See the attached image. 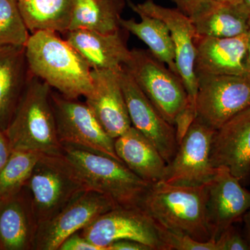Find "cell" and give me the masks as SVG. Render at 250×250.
<instances>
[{"instance_id": "cell-13", "label": "cell", "mask_w": 250, "mask_h": 250, "mask_svg": "<svg viewBox=\"0 0 250 250\" xmlns=\"http://www.w3.org/2000/svg\"><path fill=\"white\" fill-rule=\"evenodd\" d=\"M119 77L131 125L147 137L167 164H170L179 146L175 127L161 116L124 67Z\"/></svg>"}, {"instance_id": "cell-28", "label": "cell", "mask_w": 250, "mask_h": 250, "mask_svg": "<svg viewBox=\"0 0 250 250\" xmlns=\"http://www.w3.org/2000/svg\"><path fill=\"white\" fill-rule=\"evenodd\" d=\"M161 237L167 250H217L215 241H197L192 237L172 232L162 227Z\"/></svg>"}, {"instance_id": "cell-18", "label": "cell", "mask_w": 250, "mask_h": 250, "mask_svg": "<svg viewBox=\"0 0 250 250\" xmlns=\"http://www.w3.org/2000/svg\"><path fill=\"white\" fill-rule=\"evenodd\" d=\"M195 42L196 75L247 76V34L231 38L197 36Z\"/></svg>"}, {"instance_id": "cell-22", "label": "cell", "mask_w": 250, "mask_h": 250, "mask_svg": "<svg viewBox=\"0 0 250 250\" xmlns=\"http://www.w3.org/2000/svg\"><path fill=\"white\" fill-rule=\"evenodd\" d=\"M29 75L24 46L0 47V129L3 131L14 115Z\"/></svg>"}, {"instance_id": "cell-30", "label": "cell", "mask_w": 250, "mask_h": 250, "mask_svg": "<svg viewBox=\"0 0 250 250\" xmlns=\"http://www.w3.org/2000/svg\"><path fill=\"white\" fill-rule=\"evenodd\" d=\"M59 250H102V249L94 245L89 240L87 239L80 233V231H77L62 242Z\"/></svg>"}, {"instance_id": "cell-26", "label": "cell", "mask_w": 250, "mask_h": 250, "mask_svg": "<svg viewBox=\"0 0 250 250\" xmlns=\"http://www.w3.org/2000/svg\"><path fill=\"white\" fill-rule=\"evenodd\" d=\"M41 154L30 151L13 150L0 171V198L16 193L26 187Z\"/></svg>"}, {"instance_id": "cell-36", "label": "cell", "mask_w": 250, "mask_h": 250, "mask_svg": "<svg viewBox=\"0 0 250 250\" xmlns=\"http://www.w3.org/2000/svg\"><path fill=\"white\" fill-rule=\"evenodd\" d=\"M220 2L229 3V4H240L243 2V0H215Z\"/></svg>"}, {"instance_id": "cell-3", "label": "cell", "mask_w": 250, "mask_h": 250, "mask_svg": "<svg viewBox=\"0 0 250 250\" xmlns=\"http://www.w3.org/2000/svg\"><path fill=\"white\" fill-rule=\"evenodd\" d=\"M207 184L198 187L151 184L140 207L160 226L197 241H210L207 218Z\"/></svg>"}, {"instance_id": "cell-6", "label": "cell", "mask_w": 250, "mask_h": 250, "mask_svg": "<svg viewBox=\"0 0 250 250\" xmlns=\"http://www.w3.org/2000/svg\"><path fill=\"white\" fill-rule=\"evenodd\" d=\"M123 67L161 116L174 126L188 103L187 90L179 75L146 49H131L129 60Z\"/></svg>"}, {"instance_id": "cell-12", "label": "cell", "mask_w": 250, "mask_h": 250, "mask_svg": "<svg viewBox=\"0 0 250 250\" xmlns=\"http://www.w3.org/2000/svg\"><path fill=\"white\" fill-rule=\"evenodd\" d=\"M134 12L144 13L165 23L170 32L175 52V63L179 76L188 94V101L196 105L197 78L195 70L196 31L189 16L178 9H170L157 4L153 0L135 4L126 0Z\"/></svg>"}, {"instance_id": "cell-8", "label": "cell", "mask_w": 250, "mask_h": 250, "mask_svg": "<svg viewBox=\"0 0 250 250\" xmlns=\"http://www.w3.org/2000/svg\"><path fill=\"white\" fill-rule=\"evenodd\" d=\"M51 103L62 146L83 148L121 161L115 151L114 139L104 131L85 103L53 91Z\"/></svg>"}, {"instance_id": "cell-1", "label": "cell", "mask_w": 250, "mask_h": 250, "mask_svg": "<svg viewBox=\"0 0 250 250\" xmlns=\"http://www.w3.org/2000/svg\"><path fill=\"white\" fill-rule=\"evenodd\" d=\"M28 69L65 98L77 100L92 90L91 68L58 33L39 31L25 45Z\"/></svg>"}, {"instance_id": "cell-20", "label": "cell", "mask_w": 250, "mask_h": 250, "mask_svg": "<svg viewBox=\"0 0 250 250\" xmlns=\"http://www.w3.org/2000/svg\"><path fill=\"white\" fill-rule=\"evenodd\" d=\"M116 154L136 175L150 184L163 181L167 163L154 144L131 126L114 139Z\"/></svg>"}, {"instance_id": "cell-9", "label": "cell", "mask_w": 250, "mask_h": 250, "mask_svg": "<svg viewBox=\"0 0 250 250\" xmlns=\"http://www.w3.org/2000/svg\"><path fill=\"white\" fill-rule=\"evenodd\" d=\"M197 78V117L213 129L250 107V77L198 75Z\"/></svg>"}, {"instance_id": "cell-27", "label": "cell", "mask_w": 250, "mask_h": 250, "mask_svg": "<svg viewBox=\"0 0 250 250\" xmlns=\"http://www.w3.org/2000/svg\"><path fill=\"white\" fill-rule=\"evenodd\" d=\"M17 0H0V47L24 46L30 35Z\"/></svg>"}, {"instance_id": "cell-31", "label": "cell", "mask_w": 250, "mask_h": 250, "mask_svg": "<svg viewBox=\"0 0 250 250\" xmlns=\"http://www.w3.org/2000/svg\"><path fill=\"white\" fill-rule=\"evenodd\" d=\"M177 6V9L187 16H190L200 9L207 0H171Z\"/></svg>"}, {"instance_id": "cell-34", "label": "cell", "mask_w": 250, "mask_h": 250, "mask_svg": "<svg viewBox=\"0 0 250 250\" xmlns=\"http://www.w3.org/2000/svg\"><path fill=\"white\" fill-rule=\"evenodd\" d=\"M246 68L247 76L250 78V21L249 22V29H248V33H247Z\"/></svg>"}, {"instance_id": "cell-17", "label": "cell", "mask_w": 250, "mask_h": 250, "mask_svg": "<svg viewBox=\"0 0 250 250\" xmlns=\"http://www.w3.org/2000/svg\"><path fill=\"white\" fill-rule=\"evenodd\" d=\"M38 227L27 187L0 198V250H34Z\"/></svg>"}, {"instance_id": "cell-4", "label": "cell", "mask_w": 250, "mask_h": 250, "mask_svg": "<svg viewBox=\"0 0 250 250\" xmlns=\"http://www.w3.org/2000/svg\"><path fill=\"white\" fill-rule=\"evenodd\" d=\"M62 154L90 190L106 195L118 207H140L152 184L111 156L65 145Z\"/></svg>"}, {"instance_id": "cell-21", "label": "cell", "mask_w": 250, "mask_h": 250, "mask_svg": "<svg viewBox=\"0 0 250 250\" xmlns=\"http://www.w3.org/2000/svg\"><path fill=\"white\" fill-rule=\"evenodd\" d=\"M190 18L197 36L231 38L248 33L250 14L243 2L207 0Z\"/></svg>"}, {"instance_id": "cell-25", "label": "cell", "mask_w": 250, "mask_h": 250, "mask_svg": "<svg viewBox=\"0 0 250 250\" xmlns=\"http://www.w3.org/2000/svg\"><path fill=\"white\" fill-rule=\"evenodd\" d=\"M136 14L139 15L141 21L122 18V28L139 38L147 45L148 50L154 57L167 64L171 71L179 75L175 63L173 41L168 28L158 18L140 11Z\"/></svg>"}, {"instance_id": "cell-33", "label": "cell", "mask_w": 250, "mask_h": 250, "mask_svg": "<svg viewBox=\"0 0 250 250\" xmlns=\"http://www.w3.org/2000/svg\"><path fill=\"white\" fill-rule=\"evenodd\" d=\"M13 152L9 140L4 131L0 129V171L4 167Z\"/></svg>"}, {"instance_id": "cell-19", "label": "cell", "mask_w": 250, "mask_h": 250, "mask_svg": "<svg viewBox=\"0 0 250 250\" xmlns=\"http://www.w3.org/2000/svg\"><path fill=\"white\" fill-rule=\"evenodd\" d=\"M122 29L113 34L77 29L64 34L65 40L76 49L91 70L119 72L131 55Z\"/></svg>"}, {"instance_id": "cell-37", "label": "cell", "mask_w": 250, "mask_h": 250, "mask_svg": "<svg viewBox=\"0 0 250 250\" xmlns=\"http://www.w3.org/2000/svg\"><path fill=\"white\" fill-rule=\"evenodd\" d=\"M243 4H245L247 9L248 10L250 14V0H243Z\"/></svg>"}, {"instance_id": "cell-35", "label": "cell", "mask_w": 250, "mask_h": 250, "mask_svg": "<svg viewBox=\"0 0 250 250\" xmlns=\"http://www.w3.org/2000/svg\"><path fill=\"white\" fill-rule=\"evenodd\" d=\"M246 228V238L250 244V208L243 217Z\"/></svg>"}, {"instance_id": "cell-23", "label": "cell", "mask_w": 250, "mask_h": 250, "mask_svg": "<svg viewBox=\"0 0 250 250\" xmlns=\"http://www.w3.org/2000/svg\"><path fill=\"white\" fill-rule=\"evenodd\" d=\"M125 3L126 0H73L68 31L87 29L113 34L121 30Z\"/></svg>"}, {"instance_id": "cell-11", "label": "cell", "mask_w": 250, "mask_h": 250, "mask_svg": "<svg viewBox=\"0 0 250 250\" xmlns=\"http://www.w3.org/2000/svg\"><path fill=\"white\" fill-rule=\"evenodd\" d=\"M117 207L106 195L93 190H85L57 215L39 225L34 250H59L69 236Z\"/></svg>"}, {"instance_id": "cell-7", "label": "cell", "mask_w": 250, "mask_h": 250, "mask_svg": "<svg viewBox=\"0 0 250 250\" xmlns=\"http://www.w3.org/2000/svg\"><path fill=\"white\" fill-rule=\"evenodd\" d=\"M80 231L102 250L120 240L139 242L152 250H167L161 237V227L140 207H117Z\"/></svg>"}, {"instance_id": "cell-15", "label": "cell", "mask_w": 250, "mask_h": 250, "mask_svg": "<svg viewBox=\"0 0 250 250\" xmlns=\"http://www.w3.org/2000/svg\"><path fill=\"white\" fill-rule=\"evenodd\" d=\"M119 72L91 70L93 87L85 97V104L104 131L113 139L132 126L122 89Z\"/></svg>"}, {"instance_id": "cell-5", "label": "cell", "mask_w": 250, "mask_h": 250, "mask_svg": "<svg viewBox=\"0 0 250 250\" xmlns=\"http://www.w3.org/2000/svg\"><path fill=\"white\" fill-rule=\"evenodd\" d=\"M26 187L39 225L57 215L81 193L90 190L62 152L41 154Z\"/></svg>"}, {"instance_id": "cell-2", "label": "cell", "mask_w": 250, "mask_h": 250, "mask_svg": "<svg viewBox=\"0 0 250 250\" xmlns=\"http://www.w3.org/2000/svg\"><path fill=\"white\" fill-rule=\"evenodd\" d=\"M51 88L29 72L22 95L4 131L13 150L62 154L51 103Z\"/></svg>"}, {"instance_id": "cell-14", "label": "cell", "mask_w": 250, "mask_h": 250, "mask_svg": "<svg viewBox=\"0 0 250 250\" xmlns=\"http://www.w3.org/2000/svg\"><path fill=\"white\" fill-rule=\"evenodd\" d=\"M250 208V192L227 167H218L207 183V218L210 239L215 241Z\"/></svg>"}, {"instance_id": "cell-32", "label": "cell", "mask_w": 250, "mask_h": 250, "mask_svg": "<svg viewBox=\"0 0 250 250\" xmlns=\"http://www.w3.org/2000/svg\"><path fill=\"white\" fill-rule=\"evenodd\" d=\"M106 250H152L149 247L139 242L130 240H120L106 247Z\"/></svg>"}, {"instance_id": "cell-16", "label": "cell", "mask_w": 250, "mask_h": 250, "mask_svg": "<svg viewBox=\"0 0 250 250\" xmlns=\"http://www.w3.org/2000/svg\"><path fill=\"white\" fill-rule=\"evenodd\" d=\"M210 159L214 167H227L240 182L250 175V106L215 130Z\"/></svg>"}, {"instance_id": "cell-24", "label": "cell", "mask_w": 250, "mask_h": 250, "mask_svg": "<svg viewBox=\"0 0 250 250\" xmlns=\"http://www.w3.org/2000/svg\"><path fill=\"white\" fill-rule=\"evenodd\" d=\"M28 30L65 34L71 21L73 0H17Z\"/></svg>"}, {"instance_id": "cell-10", "label": "cell", "mask_w": 250, "mask_h": 250, "mask_svg": "<svg viewBox=\"0 0 250 250\" xmlns=\"http://www.w3.org/2000/svg\"><path fill=\"white\" fill-rule=\"evenodd\" d=\"M215 130L199 118L188 129L170 164L164 181L184 187H198L208 183L216 172L210 159V150Z\"/></svg>"}, {"instance_id": "cell-29", "label": "cell", "mask_w": 250, "mask_h": 250, "mask_svg": "<svg viewBox=\"0 0 250 250\" xmlns=\"http://www.w3.org/2000/svg\"><path fill=\"white\" fill-rule=\"evenodd\" d=\"M217 250H250V244L246 238L233 227L227 229L215 241Z\"/></svg>"}]
</instances>
